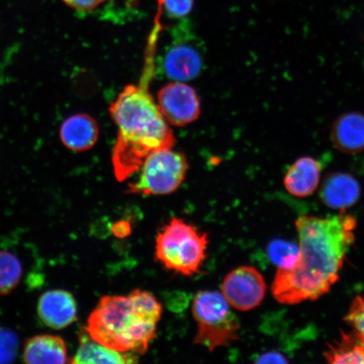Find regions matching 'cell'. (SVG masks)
<instances>
[{"label": "cell", "mask_w": 364, "mask_h": 364, "mask_svg": "<svg viewBox=\"0 0 364 364\" xmlns=\"http://www.w3.org/2000/svg\"><path fill=\"white\" fill-rule=\"evenodd\" d=\"M300 256L289 270L279 269L272 285L277 302L296 304L317 300L339 280L355 241L356 218L341 211L327 218L304 215L295 223Z\"/></svg>", "instance_id": "cell-1"}, {"label": "cell", "mask_w": 364, "mask_h": 364, "mask_svg": "<svg viewBox=\"0 0 364 364\" xmlns=\"http://www.w3.org/2000/svg\"><path fill=\"white\" fill-rule=\"evenodd\" d=\"M157 35L150 36L143 76L139 84L129 85L109 108L117 129L112 162L116 178L124 181L138 173L150 154L174 147L170 124L149 92L156 70Z\"/></svg>", "instance_id": "cell-2"}, {"label": "cell", "mask_w": 364, "mask_h": 364, "mask_svg": "<svg viewBox=\"0 0 364 364\" xmlns=\"http://www.w3.org/2000/svg\"><path fill=\"white\" fill-rule=\"evenodd\" d=\"M162 306L147 291L127 296L108 295L100 300L85 330L97 343L115 351L142 355L156 338Z\"/></svg>", "instance_id": "cell-3"}, {"label": "cell", "mask_w": 364, "mask_h": 364, "mask_svg": "<svg viewBox=\"0 0 364 364\" xmlns=\"http://www.w3.org/2000/svg\"><path fill=\"white\" fill-rule=\"evenodd\" d=\"M208 244V234L175 217L157 235L156 257L167 269L193 276L201 269Z\"/></svg>", "instance_id": "cell-4"}, {"label": "cell", "mask_w": 364, "mask_h": 364, "mask_svg": "<svg viewBox=\"0 0 364 364\" xmlns=\"http://www.w3.org/2000/svg\"><path fill=\"white\" fill-rule=\"evenodd\" d=\"M192 311L198 323L194 344L203 346L212 353L239 339V318L220 292L199 291L193 299Z\"/></svg>", "instance_id": "cell-5"}, {"label": "cell", "mask_w": 364, "mask_h": 364, "mask_svg": "<svg viewBox=\"0 0 364 364\" xmlns=\"http://www.w3.org/2000/svg\"><path fill=\"white\" fill-rule=\"evenodd\" d=\"M188 169L183 154L172 148L157 150L145 159L138 179L129 184L127 193L147 197L171 194L183 183Z\"/></svg>", "instance_id": "cell-6"}, {"label": "cell", "mask_w": 364, "mask_h": 364, "mask_svg": "<svg viewBox=\"0 0 364 364\" xmlns=\"http://www.w3.org/2000/svg\"><path fill=\"white\" fill-rule=\"evenodd\" d=\"M174 31V38L166 48L161 68L173 81H188L197 78L203 68V54L200 46L183 28Z\"/></svg>", "instance_id": "cell-7"}, {"label": "cell", "mask_w": 364, "mask_h": 364, "mask_svg": "<svg viewBox=\"0 0 364 364\" xmlns=\"http://www.w3.org/2000/svg\"><path fill=\"white\" fill-rule=\"evenodd\" d=\"M222 294L230 307L249 311L260 306L267 293V284L262 273L252 266L235 268L225 277Z\"/></svg>", "instance_id": "cell-8"}, {"label": "cell", "mask_w": 364, "mask_h": 364, "mask_svg": "<svg viewBox=\"0 0 364 364\" xmlns=\"http://www.w3.org/2000/svg\"><path fill=\"white\" fill-rule=\"evenodd\" d=\"M157 104L168 124L184 127L193 124L201 114V105L192 86L173 81L158 91Z\"/></svg>", "instance_id": "cell-9"}, {"label": "cell", "mask_w": 364, "mask_h": 364, "mask_svg": "<svg viewBox=\"0 0 364 364\" xmlns=\"http://www.w3.org/2000/svg\"><path fill=\"white\" fill-rule=\"evenodd\" d=\"M38 313L43 324L52 329L61 330L77 320L78 309L71 293L63 289H53L41 296Z\"/></svg>", "instance_id": "cell-10"}, {"label": "cell", "mask_w": 364, "mask_h": 364, "mask_svg": "<svg viewBox=\"0 0 364 364\" xmlns=\"http://www.w3.org/2000/svg\"><path fill=\"white\" fill-rule=\"evenodd\" d=\"M100 135L97 122L88 114H75L63 122L60 129L62 143L68 149L84 152L94 147Z\"/></svg>", "instance_id": "cell-11"}, {"label": "cell", "mask_w": 364, "mask_h": 364, "mask_svg": "<svg viewBox=\"0 0 364 364\" xmlns=\"http://www.w3.org/2000/svg\"><path fill=\"white\" fill-rule=\"evenodd\" d=\"M321 164L312 157H301L290 166L284 176L287 191L297 198H306L316 192L321 176Z\"/></svg>", "instance_id": "cell-12"}, {"label": "cell", "mask_w": 364, "mask_h": 364, "mask_svg": "<svg viewBox=\"0 0 364 364\" xmlns=\"http://www.w3.org/2000/svg\"><path fill=\"white\" fill-rule=\"evenodd\" d=\"M331 141L341 152L357 154L363 151V114L352 112L340 116L332 126Z\"/></svg>", "instance_id": "cell-13"}, {"label": "cell", "mask_w": 364, "mask_h": 364, "mask_svg": "<svg viewBox=\"0 0 364 364\" xmlns=\"http://www.w3.org/2000/svg\"><path fill=\"white\" fill-rule=\"evenodd\" d=\"M361 195L358 181L346 173H334L323 184L321 197L326 206L334 209H343L353 206Z\"/></svg>", "instance_id": "cell-14"}, {"label": "cell", "mask_w": 364, "mask_h": 364, "mask_svg": "<svg viewBox=\"0 0 364 364\" xmlns=\"http://www.w3.org/2000/svg\"><path fill=\"white\" fill-rule=\"evenodd\" d=\"M72 363L89 364H132L139 362L138 355L115 351L97 343L84 330L80 336V345Z\"/></svg>", "instance_id": "cell-15"}, {"label": "cell", "mask_w": 364, "mask_h": 364, "mask_svg": "<svg viewBox=\"0 0 364 364\" xmlns=\"http://www.w3.org/2000/svg\"><path fill=\"white\" fill-rule=\"evenodd\" d=\"M23 359L26 363H66L68 348L60 336L50 334L35 336L26 341Z\"/></svg>", "instance_id": "cell-16"}, {"label": "cell", "mask_w": 364, "mask_h": 364, "mask_svg": "<svg viewBox=\"0 0 364 364\" xmlns=\"http://www.w3.org/2000/svg\"><path fill=\"white\" fill-rule=\"evenodd\" d=\"M324 355L330 363H364V338L355 331L343 333L339 341L329 345Z\"/></svg>", "instance_id": "cell-17"}, {"label": "cell", "mask_w": 364, "mask_h": 364, "mask_svg": "<svg viewBox=\"0 0 364 364\" xmlns=\"http://www.w3.org/2000/svg\"><path fill=\"white\" fill-rule=\"evenodd\" d=\"M22 265L16 255L0 250V295L12 292L19 284L22 277Z\"/></svg>", "instance_id": "cell-18"}, {"label": "cell", "mask_w": 364, "mask_h": 364, "mask_svg": "<svg viewBox=\"0 0 364 364\" xmlns=\"http://www.w3.org/2000/svg\"><path fill=\"white\" fill-rule=\"evenodd\" d=\"M271 261L279 269L289 270L298 262L300 250L297 245L289 241L275 240L272 241L267 249Z\"/></svg>", "instance_id": "cell-19"}, {"label": "cell", "mask_w": 364, "mask_h": 364, "mask_svg": "<svg viewBox=\"0 0 364 364\" xmlns=\"http://www.w3.org/2000/svg\"><path fill=\"white\" fill-rule=\"evenodd\" d=\"M18 346L19 341L15 332L0 328V363H9L15 360Z\"/></svg>", "instance_id": "cell-20"}, {"label": "cell", "mask_w": 364, "mask_h": 364, "mask_svg": "<svg viewBox=\"0 0 364 364\" xmlns=\"http://www.w3.org/2000/svg\"><path fill=\"white\" fill-rule=\"evenodd\" d=\"M194 0H159V6L171 19L181 20L192 12Z\"/></svg>", "instance_id": "cell-21"}, {"label": "cell", "mask_w": 364, "mask_h": 364, "mask_svg": "<svg viewBox=\"0 0 364 364\" xmlns=\"http://www.w3.org/2000/svg\"><path fill=\"white\" fill-rule=\"evenodd\" d=\"M345 321L364 338V297L357 296L353 299Z\"/></svg>", "instance_id": "cell-22"}, {"label": "cell", "mask_w": 364, "mask_h": 364, "mask_svg": "<svg viewBox=\"0 0 364 364\" xmlns=\"http://www.w3.org/2000/svg\"><path fill=\"white\" fill-rule=\"evenodd\" d=\"M63 1L75 10L90 11L101 6L106 0H63Z\"/></svg>", "instance_id": "cell-23"}, {"label": "cell", "mask_w": 364, "mask_h": 364, "mask_svg": "<svg viewBox=\"0 0 364 364\" xmlns=\"http://www.w3.org/2000/svg\"><path fill=\"white\" fill-rule=\"evenodd\" d=\"M256 363H287L288 360L279 353L277 352H267L259 356Z\"/></svg>", "instance_id": "cell-24"}, {"label": "cell", "mask_w": 364, "mask_h": 364, "mask_svg": "<svg viewBox=\"0 0 364 364\" xmlns=\"http://www.w3.org/2000/svg\"><path fill=\"white\" fill-rule=\"evenodd\" d=\"M112 231L118 238H125L131 234L132 227L129 222L118 221L112 227Z\"/></svg>", "instance_id": "cell-25"}]
</instances>
